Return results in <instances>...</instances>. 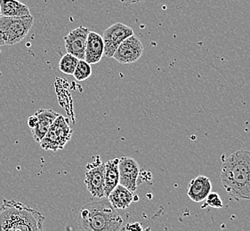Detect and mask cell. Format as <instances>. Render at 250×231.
Here are the masks:
<instances>
[{"label": "cell", "mask_w": 250, "mask_h": 231, "mask_svg": "<svg viewBox=\"0 0 250 231\" xmlns=\"http://www.w3.org/2000/svg\"><path fill=\"white\" fill-rule=\"evenodd\" d=\"M220 178L225 191L234 199L250 200V151L230 154L223 163Z\"/></svg>", "instance_id": "cell-1"}, {"label": "cell", "mask_w": 250, "mask_h": 231, "mask_svg": "<svg viewBox=\"0 0 250 231\" xmlns=\"http://www.w3.org/2000/svg\"><path fill=\"white\" fill-rule=\"evenodd\" d=\"M78 223L85 231H118L124 230L123 219L108 198L92 202L80 209Z\"/></svg>", "instance_id": "cell-2"}, {"label": "cell", "mask_w": 250, "mask_h": 231, "mask_svg": "<svg viewBox=\"0 0 250 231\" xmlns=\"http://www.w3.org/2000/svg\"><path fill=\"white\" fill-rule=\"evenodd\" d=\"M45 217L29 206L15 200H3L0 205V231H40Z\"/></svg>", "instance_id": "cell-3"}, {"label": "cell", "mask_w": 250, "mask_h": 231, "mask_svg": "<svg viewBox=\"0 0 250 231\" xmlns=\"http://www.w3.org/2000/svg\"><path fill=\"white\" fill-rule=\"evenodd\" d=\"M34 23L32 15L21 17L0 16V34L5 45L20 43L28 35Z\"/></svg>", "instance_id": "cell-4"}, {"label": "cell", "mask_w": 250, "mask_h": 231, "mask_svg": "<svg viewBox=\"0 0 250 231\" xmlns=\"http://www.w3.org/2000/svg\"><path fill=\"white\" fill-rule=\"evenodd\" d=\"M73 131L70 128V121L59 115L40 141V147L45 151H57L62 150L70 141Z\"/></svg>", "instance_id": "cell-5"}, {"label": "cell", "mask_w": 250, "mask_h": 231, "mask_svg": "<svg viewBox=\"0 0 250 231\" xmlns=\"http://www.w3.org/2000/svg\"><path fill=\"white\" fill-rule=\"evenodd\" d=\"M104 174L105 164L99 160V156L86 166L85 186L91 195L97 198L104 196Z\"/></svg>", "instance_id": "cell-6"}, {"label": "cell", "mask_w": 250, "mask_h": 231, "mask_svg": "<svg viewBox=\"0 0 250 231\" xmlns=\"http://www.w3.org/2000/svg\"><path fill=\"white\" fill-rule=\"evenodd\" d=\"M134 34V30L129 26L117 22L110 26L104 32L103 39L104 43V55L107 58H112L118 46Z\"/></svg>", "instance_id": "cell-7"}, {"label": "cell", "mask_w": 250, "mask_h": 231, "mask_svg": "<svg viewBox=\"0 0 250 231\" xmlns=\"http://www.w3.org/2000/svg\"><path fill=\"white\" fill-rule=\"evenodd\" d=\"M144 49V45L139 38L133 34L118 46L112 58L121 64L134 63L142 57Z\"/></svg>", "instance_id": "cell-8"}, {"label": "cell", "mask_w": 250, "mask_h": 231, "mask_svg": "<svg viewBox=\"0 0 250 231\" xmlns=\"http://www.w3.org/2000/svg\"><path fill=\"white\" fill-rule=\"evenodd\" d=\"M119 173L120 185L135 192L138 185V177L140 174V166L137 161L129 156L120 157Z\"/></svg>", "instance_id": "cell-9"}, {"label": "cell", "mask_w": 250, "mask_h": 231, "mask_svg": "<svg viewBox=\"0 0 250 231\" xmlns=\"http://www.w3.org/2000/svg\"><path fill=\"white\" fill-rule=\"evenodd\" d=\"M89 32V29L83 26L70 30L64 38L67 53L76 56L79 60H85V47Z\"/></svg>", "instance_id": "cell-10"}, {"label": "cell", "mask_w": 250, "mask_h": 231, "mask_svg": "<svg viewBox=\"0 0 250 231\" xmlns=\"http://www.w3.org/2000/svg\"><path fill=\"white\" fill-rule=\"evenodd\" d=\"M212 191L210 179L205 175H200L191 180L188 187L187 195L190 200L195 203L204 201Z\"/></svg>", "instance_id": "cell-11"}, {"label": "cell", "mask_w": 250, "mask_h": 231, "mask_svg": "<svg viewBox=\"0 0 250 231\" xmlns=\"http://www.w3.org/2000/svg\"><path fill=\"white\" fill-rule=\"evenodd\" d=\"M104 55V43L103 37L96 32L90 31L87 37L85 47V60L90 64H95L100 61Z\"/></svg>", "instance_id": "cell-12"}, {"label": "cell", "mask_w": 250, "mask_h": 231, "mask_svg": "<svg viewBox=\"0 0 250 231\" xmlns=\"http://www.w3.org/2000/svg\"><path fill=\"white\" fill-rule=\"evenodd\" d=\"M39 117V123L35 128L31 129V134L36 141L40 142L44 138L47 131L49 130L54 121L57 118V116L60 115L59 113L52 111V110H44L41 109L35 113Z\"/></svg>", "instance_id": "cell-13"}, {"label": "cell", "mask_w": 250, "mask_h": 231, "mask_svg": "<svg viewBox=\"0 0 250 231\" xmlns=\"http://www.w3.org/2000/svg\"><path fill=\"white\" fill-rule=\"evenodd\" d=\"M116 210H124L130 206L135 199L134 192L122 185H117L107 197Z\"/></svg>", "instance_id": "cell-14"}, {"label": "cell", "mask_w": 250, "mask_h": 231, "mask_svg": "<svg viewBox=\"0 0 250 231\" xmlns=\"http://www.w3.org/2000/svg\"><path fill=\"white\" fill-rule=\"evenodd\" d=\"M119 161L120 158L108 160L105 163V174H104V196L108 197L111 191L120 184V173H119Z\"/></svg>", "instance_id": "cell-15"}, {"label": "cell", "mask_w": 250, "mask_h": 231, "mask_svg": "<svg viewBox=\"0 0 250 231\" xmlns=\"http://www.w3.org/2000/svg\"><path fill=\"white\" fill-rule=\"evenodd\" d=\"M1 16L21 17L30 15L29 7L18 0H0Z\"/></svg>", "instance_id": "cell-16"}, {"label": "cell", "mask_w": 250, "mask_h": 231, "mask_svg": "<svg viewBox=\"0 0 250 231\" xmlns=\"http://www.w3.org/2000/svg\"><path fill=\"white\" fill-rule=\"evenodd\" d=\"M78 62H79V59L76 56L67 53L65 56H63L61 58L60 62H59V69L64 74L73 75Z\"/></svg>", "instance_id": "cell-17"}, {"label": "cell", "mask_w": 250, "mask_h": 231, "mask_svg": "<svg viewBox=\"0 0 250 231\" xmlns=\"http://www.w3.org/2000/svg\"><path fill=\"white\" fill-rule=\"evenodd\" d=\"M92 75V68L90 63H88L85 60H79L75 71L73 73V77L76 80L84 81L90 77Z\"/></svg>", "instance_id": "cell-18"}, {"label": "cell", "mask_w": 250, "mask_h": 231, "mask_svg": "<svg viewBox=\"0 0 250 231\" xmlns=\"http://www.w3.org/2000/svg\"><path fill=\"white\" fill-rule=\"evenodd\" d=\"M206 206H210L213 208H222L224 205H223V201L221 199L220 196L218 195V193L216 192H212L208 195L206 197Z\"/></svg>", "instance_id": "cell-19"}, {"label": "cell", "mask_w": 250, "mask_h": 231, "mask_svg": "<svg viewBox=\"0 0 250 231\" xmlns=\"http://www.w3.org/2000/svg\"><path fill=\"white\" fill-rule=\"evenodd\" d=\"M38 123H39V117L36 114L30 116V117L28 118V126H29L30 129L35 128L37 125H38Z\"/></svg>", "instance_id": "cell-20"}, {"label": "cell", "mask_w": 250, "mask_h": 231, "mask_svg": "<svg viewBox=\"0 0 250 231\" xmlns=\"http://www.w3.org/2000/svg\"><path fill=\"white\" fill-rule=\"evenodd\" d=\"M124 230H128V231H135V230H137V231H142V230H143V228L141 227L140 223L136 222V223H134V224H128L127 227L124 228Z\"/></svg>", "instance_id": "cell-21"}, {"label": "cell", "mask_w": 250, "mask_h": 231, "mask_svg": "<svg viewBox=\"0 0 250 231\" xmlns=\"http://www.w3.org/2000/svg\"><path fill=\"white\" fill-rule=\"evenodd\" d=\"M144 0H124L122 2V4H124L125 5H134V4H137V3H141L143 2Z\"/></svg>", "instance_id": "cell-22"}, {"label": "cell", "mask_w": 250, "mask_h": 231, "mask_svg": "<svg viewBox=\"0 0 250 231\" xmlns=\"http://www.w3.org/2000/svg\"><path fill=\"white\" fill-rule=\"evenodd\" d=\"M2 45H5V44H4V41L2 39V37H1V34H0V46H2Z\"/></svg>", "instance_id": "cell-23"}, {"label": "cell", "mask_w": 250, "mask_h": 231, "mask_svg": "<svg viewBox=\"0 0 250 231\" xmlns=\"http://www.w3.org/2000/svg\"><path fill=\"white\" fill-rule=\"evenodd\" d=\"M120 2H121V3H122V2H123V1H124V0H120Z\"/></svg>", "instance_id": "cell-24"}, {"label": "cell", "mask_w": 250, "mask_h": 231, "mask_svg": "<svg viewBox=\"0 0 250 231\" xmlns=\"http://www.w3.org/2000/svg\"><path fill=\"white\" fill-rule=\"evenodd\" d=\"M0 15H1V14H0Z\"/></svg>", "instance_id": "cell-25"}, {"label": "cell", "mask_w": 250, "mask_h": 231, "mask_svg": "<svg viewBox=\"0 0 250 231\" xmlns=\"http://www.w3.org/2000/svg\"><path fill=\"white\" fill-rule=\"evenodd\" d=\"M0 16H1V15H0Z\"/></svg>", "instance_id": "cell-26"}]
</instances>
